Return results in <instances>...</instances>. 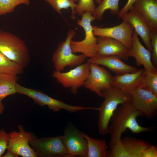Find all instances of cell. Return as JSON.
I'll return each instance as SVG.
<instances>
[{
    "mask_svg": "<svg viewBox=\"0 0 157 157\" xmlns=\"http://www.w3.org/2000/svg\"><path fill=\"white\" fill-rule=\"evenodd\" d=\"M131 101L121 104L116 110L111 118V124L108 127V134L110 136L109 147L119 142L122 133L127 129L137 134L151 132L155 129L154 126L143 127L138 124L136 118L142 116V115Z\"/></svg>",
    "mask_w": 157,
    "mask_h": 157,
    "instance_id": "1",
    "label": "cell"
},
{
    "mask_svg": "<svg viewBox=\"0 0 157 157\" xmlns=\"http://www.w3.org/2000/svg\"><path fill=\"white\" fill-rule=\"evenodd\" d=\"M104 100L99 111L98 127L99 133L101 135L108 133V127L114 112L118 105L131 101V95L116 88L111 87L103 93Z\"/></svg>",
    "mask_w": 157,
    "mask_h": 157,
    "instance_id": "2",
    "label": "cell"
},
{
    "mask_svg": "<svg viewBox=\"0 0 157 157\" xmlns=\"http://www.w3.org/2000/svg\"><path fill=\"white\" fill-rule=\"evenodd\" d=\"M0 51L23 68L31 60L28 48L19 37L8 32L0 30Z\"/></svg>",
    "mask_w": 157,
    "mask_h": 157,
    "instance_id": "3",
    "label": "cell"
},
{
    "mask_svg": "<svg viewBox=\"0 0 157 157\" xmlns=\"http://www.w3.org/2000/svg\"><path fill=\"white\" fill-rule=\"evenodd\" d=\"M81 16V19L77 20V24L84 29L85 38L80 41L72 40L70 46L74 53H81L87 57L91 58L97 55V38L93 34L91 25V22L95 19L89 12L84 13Z\"/></svg>",
    "mask_w": 157,
    "mask_h": 157,
    "instance_id": "4",
    "label": "cell"
},
{
    "mask_svg": "<svg viewBox=\"0 0 157 157\" xmlns=\"http://www.w3.org/2000/svg\"><path fill=\"white\" fill-rule=\"evenodd\" d=\"M76 35L74 30L69 29L65 41L58 45L52 57L56 70L62 71L66 66L75 67L81 64L85 60L87 57L85 55H76L72 51L70 42Z\"/></svg>",
    "mask_w": 157,
    "mask_h": 157,
    "instance_id": "5",
    "label": "cell"
},
{
    "mask_svg": "<svg viewBox=\"0 0 157 157\" xmlns=\"http://www.w3.org/2000/svg\"><path fill=\"white\" fill-rule=\"evenodd\" d=\"M16 89L17 93L28 97L41 107L47 106L53 112H59L61 109H64L72 113L88 108V107L68 104L54 99L41 91L23 86L17 83L16 85Z\"/></svg>",
    "mask_w": 157,
    "mask_h": 157,
    "instance_id": "6",
    "label": "cell"
},
{
    "mask_svg": "<svg viewBox=\"0 0 157 157\" xmlns=\"http://www.w3.org/2000/svg\"><path fill=\"white\" fill-rule=\"evenodd\" d=\"M63 135L55 137L37 138L29 142L39 157H68L67 151L62 139Z\"/></svg>",
    "mask_w": 157,
    "mask_h": 157,
    "instance_id": "7",
    "label": "cell"
},
{
    "mask_svg": "<svg viewBox=\"0 0 157 157\" xmlns=\"http://www.w3.org/2000/svg\"><path fill=\"white\" fill-rule=\"evenodd\" d=\"M90 65L87 62L67 72L56 70L52 76L63 86L69 88L71 92L75 94L78 88L84 86L90 73Z\"/></svg>",
    "mask_w": 157,
    "mask_h": 157,
    "instance_id": "8",
    "label": "cell"
},
{
    "mask_svg": "<svg viewBox=\"0 0 157 157\" xmlns=\"http://www.w3.org/2000/svg\"><path fill=\"white\" fill-rule=\"evenodd\" d=\"M151 144L143 139L126 137L109 147L107 157H140L142 151Z\"/></svg>",
    "mask_w": 157,
    "mask_h": 157,
    "instance_id": "9",
    "label": "cell"
},
{
    "mask_svg": "<svg viewBox=\"0 0 157 157\" xmlns=\"http://www.w3.org/2000/svg\"><path fill=\"white\" fill-rule=\"evenodd\" d=\"M19 132L14 131L8 133L7 150L23 157H37L36 153L29 145L31 140L37 138L32 132H26L23 126L18 125Z\"/></svg>",
    "mask_w": 157,
    "mask_h": 157,
    "instance_id": "10",
    "label": "cell"
},
{
    "mask_svg": "<svg viewBox=\"0 0 157 157\" xmlns=\"http://www.w3.org/2000/svg\"><path fill=\"white\" fill-rule=\"evenodd\" d=\"M131 102L142 115L149 119L154 118L157 114V96L152 92L137 87L130 94Z\"/></svg>",
    "mask_w": 157,
    "mask_h": 157,
    "instance_id": "11",
    "label": "cell"
},
{
    "mask_svg": "<svg viewBox=\"0 0 157 157\" xmlns=\"http://www.w3.org/2000/svg\"><path fill=\"white\" fill-rule=\"evenodd\" d=\"M90 72L84 87L102 97L103 93L111 87L112 76L104 67L90 63Z\"/></svg>",
    "mask_w": 157,
    "mask_h": 157,
    "instance_id": "12",
    "label": "cell"
},
{
    "mask_svg": "<svg viewBox=\"0 0 157 157\" xmlns=\"http://www.w3.org/2000/svg\"><path fill=\"white\" fill-rule=\"evenodd\" d=\"M94 36L106 37L117 40L129 49L132 46L134 28L129 22L123 21L120 24L110 27L92 26Z\"/></svg>",
    "mask_w": 157,
    "mask_h": 157,
    "instance_id": "13",
    "label": "cell"
},
{
    "mask_svg": "<svg viewBox=\"0 0 157 157\" xmlns=\"http://www.w3.org/2000/svg\"><path fill=\"white\" fill-rule=\"evenodd\" d=\"M81 132L72 126L65 129L62 139L67 149L68 157H87V142Z\"/></svg>",
    "mask_w": 157,
    "mask_h": 157,
    "instance_id": "14",
    "label": "cell"
},
{
    "mask_svg": "<svg viewBox=\"0 0 157 157\" xmlns=\"http://www.w3.org/2000/svg\"><path fill=\"white\" fill-rule=\"evenodd\" d=\"M121 18L123 21L128 22L132 25L138 35L141 37L147 49L152 51L150 39L151 30L141 14L132 8Z\"/></svg>",
    "mask_w": 157,
    "mask_h": 157,
    "instance_id": "15",
    "label": "cell"
},
{
    "mask_svg": "<svg viewBox=\"0 0 157 157\" xmlns=\"http://www.w3.org/2000/svg\"><path fill=\"white\" fill-rule=\"evenodd\" d=\"M97 55L116 56L125 60L129 57V49L119 41L106 37L97 36Z\"/></svg>",
    "mask_w": 157,
    "mask_h": 157,
    "instance_id": "16",
    "label": "cell"
},
{
    "mask_svg": "<svg viewBox=\"0 0 157 157\" xmlns=\"http://www.w3.org/2000/svg\"><path fill=\"white\" fill-rule=\"evenodd\" d=\"M138 34L134 30L132 46L129 50V57L134 58L136 65H142L144 69L153 72H157L156 68L152 61L151 51L142 44L138 38Z\"/></svg>",
    "mask_w": 157,
    "mask_h": 157,
    "instance_id": "17",
    "label": "cell"
},
{
    "mask_svg": "<svg viewBox=\"0 0 157 157\" xmlns=\"http://www.w3.org/2000/svg\"><path fill=\"white\" fill-rule=\"evenodd\" d=\"M87 62L105 66L116 75L134 72L138 70L135 67L125 63L120 57L116 56H102L96 55L89 59Z\"/></svg>",
    "mask_w": 157,
    "mask_h": 157,
    "instance_id": "18",
    "label": "cell"
},
{
    "mask_svg": "<svg viewBox=\"0 0 157 157\" xmlns=\"http://www.w3.org/2000/svg\"><path fill=\"white\" fill-rule=\"evenodd\" d=\"M132 8L142 16L151 31L157 32V0H136Z\"/></svg>",
    "mask_w": 157,
    "mask_h": 157,
    "instance_id": "19",
    "label": "cell"
},
{
    "mask_svg": "<svg viewBox=\"0 0 157 157\" xmlns=\"http://www.w3.org/2000/svg\"><path fill=\"white\" fill-rule=\"evenodd\" d=\"M144 70V69H141L134 72L125 73L112 76L111 86L130 94L137 88V83Z\"/></svg>",
    "mask_w": 157,
    "mask_h": 157,
    "instance_id": "20",
    "label": "cell"
},
{
    "mask_svg": "<svg viewBox=\"0 0 157 157\" xmlns=\"http://www.w3.org/2000/svg\"><path fill=\"white\" fill-rule=\"evenodd\" d=\"M81 133L87 142V157H107L108 147L105 140L92 138Z\"/></svg>",
    "mask_w": 157,
    "mask_h": 157,
    "instance_id": "21",
    "label": "cell"
},
{
    "mask_svg": "<svg viewBox=\"0 0 157 157\" xmlns=\"http://www.w3.org/2000/svg\"><path fill=\"white\" fill-rule=\"evenodd\" d=\"M19 79L17 75L0 74V101L16 93V85Z\"/></svg>",
    "mask_w": 157,
    "mask_h": 157,
    "instance_id": "22",
    "label": "cell"
},
{
    "mask_svg": "<svg viewBox=\"0 0 157 157\" xmlns=\"http://www.w3.org/2000/svg\"><path fill=\"white\" fill-rule=\"evenodd\" d=\"M137 87L149 91L157 96V72L144 69L137 83Z\"/></svg>",
    "mask_w": 157,
    "mask_h": 157,
    "instance_id": "23",
    "label": "cell"
},
{
    "mask_svg": "<svg viewBox=\"0 0 157 157\" xmlns=\"http://www.w3.org/2000/svg\"><path fill=\"white\" fill-rule=\"evenodd\" d=\"M119 0H102L99 6L96 8L93 15L95 20H101L103 18L104 12L109 9L113 15H117L119 10Z\"/></svg>",
    "mask_w": 157,
    "mask_h": 157,
    "instance_id": "24",
    "label": "cell"
},
{
    "mask_svg": "<svg viewBox=\"0 0 157 157\" xmlns=\"http://www.w3.org/2000/svg\"><path fill=\"white\" fill-rule=\"evenodd\" d=\"M24 68L10 59L0 51V74L17 75L22 74Z\"/></svg>",
    "mask_w": 157,
    "mask_h": 157,
    "instance_id": "25",
    "label": "cell"
},
{
    "mask_svg": "<svg viewBox=\"0 0 157 157\" xmlns=\"http://www.w3.org/2000/svg\"><path fill=\"white\" fill-rule=\"evenodd\" d=\"M47 2L58 13L61 14L62 9L70 8L72 14H75V10L77 6L76 2L78 0H44Z\"/></svg>",
    "mask_w": 157,
    "mask_h": 157,
    "instance_id": "26",
    "label": "cell"
},
{
    "mask_svg": "<svg viewBox=\"0 0 157 157\" xmlns=\"http://www.w3.org/2000/svg\"><path fill=\"white\" fill-rule=\"evenodd\" d=\"M30 3V0H0V16L13 12L20 5L28 6Z\"/></svg>",
    "mask_w": 157,
    "mask_h": 157,
    "instance_id": "27",
    "label": "cell"
},
{
    "mask_svg": "<svg viewBox=\"0 0 157 157\" xmlns=\"http://www.w3.org/2000/svg\"><path fill=\"white\" fill-rule=\"evenodd\" d=\"M78 1L75 10V14L81 16L84 13L89 12L94 15L96 8L94 0H79Z\"/></svg>",
    "mask_w": 157,
    "mask_h": 157,
    "instance_id": "28",
    "label": "cell"
},
{
    "mask_svg": "<svg viewBox=\"0 0 157 157\" xmlns=\"http://www.w3.org/2000/svg\"><path fill=\"white\" fill-rule=\"evenodd\" d=\"M150 39L152 47V61L154 66L157 67V32L151 31Z\"/></svg>",
    "mask_w": 157,
    "mask_h": 157,
    "instance_id": "29",
    "label": "cell"
},
{
    "mask_svg": "<svg viewBox=\"0 0 157 157\" xmlns=\"http://www.w3.org/2000/svg\"><path fill=\"white\" fill-rule=\"evenodd\" d=\"M9 139L8 134L3 129L0 130V157L7 149Z\"/></svg>",
    "mask_w": 157,
    "mask_h": 157,
    "instance_id": "30",
    "label": "cell"
},
{
    "mask_svg": "<svg viewBox=\"0 0 157 157\" xmlns=\"http://www.w3.org/2000/svg\"><path fill=\"white\" fill-rule=\"evenodd\" d=\"M157 146L151 144L141 152L140 157H157Z\"/></svg>",
    "mask_w": 157,
    "mask_h": 157,
    "instance_id": "31",
    "label": "cell"
},
{
    "mask_svg": "<svg viewBox=\"0 0 157 157\" xmlns=\"http://www.w3.org/2000/svg\"><path fill=\"white\" fill-rule=\"evenodd\" d=\"M136 0H128L125 5L120 10H119L117 15L118 17L121 18L123 15L127 13L131 9L133 3Z\"/></svg>",
    "mask_w": 157,
    "mask_h": 157,
    "instance_id": "32",
    "label": "cell"
},
{
    "mask_svg": "<svg viewBox=\"0 0 157 157\" xmlns=\"http://www.w3.org/2000/svg\"><path fill=\"white\" fill-rule=\"evenodd\" d=\"M3 157H18L19 156L12 151L10 150H7V151L6 154L2 156Z\"/></svg>",
    "mask_w": 157,
    "mask_h": 157,
    "instance_id": "33",
    "label": "cell"
},
{
    "mask_svg": "<svg viewBox=\"0 0 157 157\" xmlns=\"http://www.w3.org/2000/svg\"><path fill=\"white\" fill-rule=\"evenodd\" d=\"M4 109V106L2 103L1 101H0V115L3 113Z\"/></svg>",
    "mask_w": 157,
    "mask_h": 157,
    "instance_id": "34",
    "label": "cell"
},
{
    "mask_svg": "<svg viewBox=\"0 0 157 157\" xmlns=\"http://www.w3.org/2000/svg\"><path fill=\"white\" fill-rule=\"evenodd\" d=\"M102 1V0H96V2L99 4L101 3Z\"/></svg>",
    "mask_w": 157,
    "mask_h": 157,
    "instance_id": "35",
    "label": "cell"
}]
</instances>
